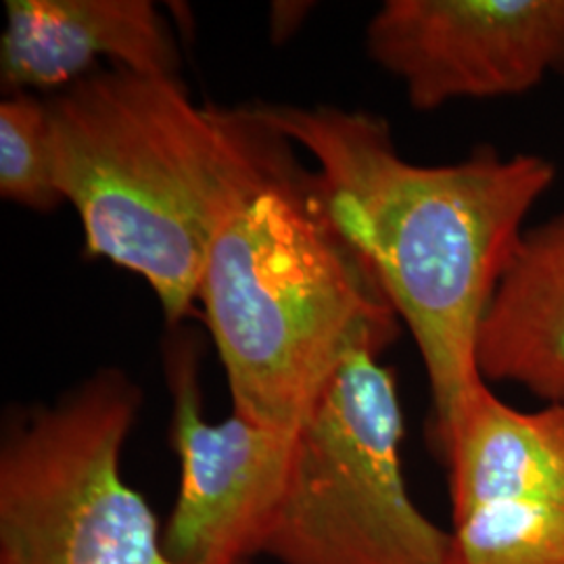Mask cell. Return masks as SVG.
<instances>
[{"label":"cell","instance_id":"obj_1","mask_svg":"<svg viewBox=\"0 0 564 564\" xmlns=\"http://www.w3.org/2000/svg\"><path fill=\"white\" fill-rule=\"evenodd\" d=\"M256 118L314 160L312 186L421 351L437 442L485 379V310L556 178L542 155L479 149L463 162H408L387 121L330 105H258Z\"/></svg>","mask_w":564,"mask_h":564},{"label":"cell","instance_id":"obj_2","mask_svg":"<svg viewBox=\"0 0 564 564\" xmlns=\"http://www.w3.org/2000/svg\"><path fill=\"white\" fill-rule=\"evenodd\" d=\"M46 102L86 253L149 282L165 321L181 323L224 223L295 163L291 142L251 107L197 105L178 76L97 69Z\"/></svg>","mask_w":564,"mask_h":564},{"label":"cell","instance_id":"obj_3","mask_svg":"<svg viewBox=\"0 0 564 564\" xmlns=\"http://www.w3.org/2000/svg\"><path fill=\"white\" fill-rule=\"evenodd\" d=\"M199 302L235 414L281 431L302 426L354 354L381 356L400 323L297 163L224 223Z\"/></svg>","mask_w":564,"mask_h":564},{"label":"cell","instance_id":"obj_4","mask_svg":"<svg viewBox=\"0 0 564 564\" xmlns=\"http://www.w3.org/2000/svg\"><path fill=\"white\" fill-rule=\"evenodd\" d=\"M142 393L105 368L20 412L0 442V564H181L121 452Z\"/></svg>","mask_w":564,"mask_h":564},{"label":"cell","instance_id":"obj_5","mask_svg":"<svg viewBox=\"0 0 564 564\" xmlns=\"http://www.w3.org/2000/svg\"><path fill=\"white\" fill-rule=\"evenodd\" d=\"M398 381L354 354L297 429L289 487L262 554L281 564H449V529L412 500Z\"/></svg>","mask_w":564,"mask_h":564},{"label":"cell","instance_id":"obj_6","mask_svg":"<svg viewBox=\"0 0 564 564\" xmlns=\"http://www.w3.org/2000/svg\"><path fill=\"white\" fill-rule=\"evenodd\" d=\"M366 48L419 111L514 97L564 76V0H387Z\"/></svg>","mask_w":564,"mask_h":564},{"label":"cell","instance_id":"obj_7","mask_svg":"<svg viewBox=\"0 0 564 564\" xmlns=\"http://www.w3.org/2000/svg\"><path fill=\"white\" fill-rule=\"evenodd\" d=\"M172 442L181 460L176 502L163 529L165 552L181 564H245L262 554L289 487L297 431L203 416L195 345L165 356Z\"/></svg>","mask_w":564,"mask_h":564},{"label":"cell","instance_id":"obj_8","mask_svg":"<svg viewBox=\"0 0 564 564\" xmlns=\"http://www.w3.org/2000/svg\"><path fill=\"white\" fill-rule=\"evenodd\" d=\"M4 7L0 72L9 93L65 88L101 59L178 76V42L149 0H9Z\"/></svg>","mask_w":564,"mask_h":564},{"label":"cell","instance_id":"obj_9","mask_svg":"<svg viewBox=\"0 0 564 564\" xmlns=\"http://www.w3.org/2000/svg\"><path fill=\"white\" fill-rule=\"evenodd\" d=\"M437 444L447 464L452 517L491 502L564 506V403L524 412L484 381Z\"/></svg>","mask_w":564,"mask_h":564},{"label":"cell","instance_id":"obj_10","mask_svg":"<svg viewBox=\"0 0 564 564\" xmlns=\"http://www.w3.org/2000/svg\"><path fill=\"white\" fill-rule=\"evenodd\" d=\"M475 358L487 383L564 403V212L524 230L485 310Z\"/></svg>","mask_w":564,"mask_h":564},{"label":"cell","instance_id":"obj_11","mask_svg":"<svg viewBox=\"0 0 564 564\" xmlns=\"http://www.w3.org/2000/svg\"><path fill=\"white\" fill-rule=\"evenodd\" d=\"M449 538V564H564V506H475L452 517Z\"/></svg>","mask_w":564,"mask_h":564},{"label":"cell","instance_id":"obj_12","mask_svg":"<svg viewBox=\"0 0 564 564\" xmlns=\"http://www.w3.org/2000/svg\"><path fill=\"white\" fill-rule=\"evenodd\" d=\"M0 195L34 212H53L65 203L48 102L32 93H9L0 102Z\"/></svg>","mask_w":564,"mask_h":564}]
</instances>
